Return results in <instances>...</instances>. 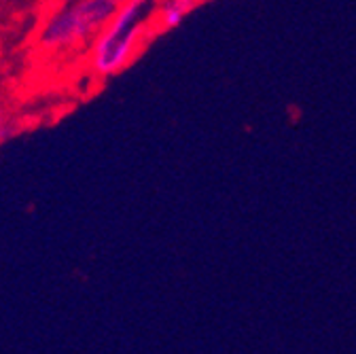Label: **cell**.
I'll return each mask as SVG.
<instances>
[{
    "instance_id": "1",
    "label": "cell",
    "mask_w": 356,
    "mask_h": 354,
    "mask_svg": "<svg viewBox=\"0 0 356 354\" xmlns=\"http://www.w3.org/2000/svg\"><path fill=\"white\" fill-rule=\"evenodd\" d=\"M157 13V0H123L115 17L92 40V68L98 77H115L136 58Z\"/></svg>"
},
{
    "instance_id": "2",
    "label": "cell",
    "mask_w": 356,
    "mask_h": 354,
    "mask_svg": "<svg viewBox=\"0 0 356 354\" xmlns=\"http://www.w3.org/2000/svg\"><path fill=\"white\" fill-rule=\"evenodd\" d=\"M123 0H70L44 19L38 45L47 51L70 49L94 40L115 17Z\"/></svg>"
},
{
    "instance_id": "3",
    "label": "cell",
    "mask_w": 356,
    "mask_h": 354,
    "mask_svg": "<svg viewBox=\"0 0 356 354\" xmlns=\"http://www.w3.org/2000/svg\"><path fill=\"white\" fill-rule=\"evenodd\" d=\"M187 13L189 11L181 0H161V3L157 5L155 22H157L159 30H174L183 24Z\"/></svg>"
},
{
    "instance_id": "4",
    "label": "cell",
    "mask_w": 356,
    "mask_h": 354,
    "mask_svg": "<svg viewBox=\"0 0 356 354\" xmlns=\"http://www.w3.org/2000/svg\"><path fill=\"white\" fill-rule=\"evenodd\" d=\"M181 3L187 7V11H191V9H195V7H200V5L208 3V0H181Z\"/></svg>"
},
{
    "instance_id": "5",
    "label": "cell",
    "mask_w": 356,
    "mask_h": 354,
    "mask_svg": "<svg viewBox=\"0 0 356 354\" xmlns=\"http://www.w3.org/2000/svg\"><path fill=\"white\" fill-rule=\"evenodd\" d=\"M5 134H7V117L5 113H0V140H3Z\"/></svg>"
}]
</instances>
